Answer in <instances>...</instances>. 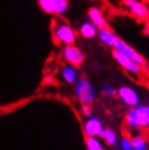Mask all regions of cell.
Returning <instances> with one entry per match:
<instances>
[{
    "mask_svg": "<svg viewBox=\"0 0 149 150\" xmlns=\"http://www.w3.org/2000/svg\"><path fill=\"white\" fill-rule=\"evenodd\" d=\"M52 36L57 44L64 46H71L76 39V33L72 26L64 20L58 19L52 24Z\"/></svg>",
    "mask_w": 149,
    "mask_h": 150,
    "instance_id": "6da1fadb",
    "label": "cell"
},
{
    "mask_svg": "<svg viewBox=\"0 0 149 150\" xmlns=\"http://www.w3.org/2000/svg\"><path fill=\"white\" fill-rule=\"evenodd\" d=\"M74 91L82 105H90L96 99V91L93 84L86 77H79L74 84Z\"/></svg>",
    "mask_w": 149,
    "mask_h": 150,
    "instance_id": "7a4b0ae2",
    "label": "cell"
},
{
    "mask_svg": "<svg viewBox=\"0 0 149 150\" xmlns=\"http://www.w3.org/2000/svg\"><path fill=\"white\" fill-rule=\"evenodd\" d=\"M114 50H116V51L120 53H122L124 57H126L127 59H130L131 61H133L134 63L139 65L140 68H144V67L147 65V62H146L145 58H144L140 53H138L133 47H131L130 45H127L125 41L119 39V41L116 42V47H114Z\"/></svg>",
    "mask_w": 149,
    "mask_h": 150,
    "instance_id": "3957f363",
    "label": "cell"
},
{
    "mask_svg": "<svg viewBox=\"0 0 149 150\" xmlns=\"http://www.w3.org/2000/svg\"><path fill=\"white\" fill-rule=\"evenodd\" d=\"M62 58L67 64L76 68L83 64L85 60V53L74 45L65 46L62 50Z\"/></svg>",
    "mask_w": 149,
    "mask_h": 150,
    "instance_id": "277c9868",
    "label": "cell"
},
{
    "mask_svg": "<svg viewBox=\"0 0 149 150\" xmlns=\"http://www.w3.org/2000/svg\"><path fill=\"white\" fill-rule=\"evenodd\" d=\"M124 7L128 12L139 21H147L149 19V8L142 1L137 0H126L124 1Z\"/></svg>",
    "mask_w": 149,
    "mask_h": 150,
    "instance_id": "5b68a950",
    "label": "cell"
},
{
    "mask_svg": "<svg viewBox=\"0 0 149 150\" xmlns=\"http://www.w3.org/2000/svg\"><path fill=\"white\" fill-rule=\"evenodd\" d=\"M38 4L43 11L49 14H62L69 8L67 0H40Z\"/></svg>",
    "mask_w": 149,
    "mask_h": 150,
    "instance_id": "8992f818",
    "label": "cell"
},
{
    "mask_svg": "<svg viewBox=\"0 0 149 150\" xmlns=\"http://www.w3.org/2000/svg\"><path fill=\"white\" fill-rule=\"evenodd\" d=\"M83 131L86 137H100L102 138L104 133V127L100 120L97 117H89L83 124Z\"/></svg>",
    "mask_w": 149,
    "mask_h": 150,
    "instance_id": "52a82bcc",
    "label": "cell"
},
{
    "mask_svg": "<svg viewBox=\"0 0 149 150\" xmlns=\"http://www.w3.org/2000/svg\"><path fill=\"white\" fill-rule=\"evenodd\" d=\"M116 95L121 98V100L131 108L137 107L139 103V96L137 91L130 86H122L116 90Z\"/></svg>",
    "mask_w": 149,
    "mask_h": 150,
    "instance_id": "ba28073f",
    "label": "cell"
},
{
    "mask_svg": "<svg viewBox=\"0 0 149 150\" xmlns=\"http://www.w3.org/2000/svg\"><path fill=\"white\" fill-rule=\"evenodd\" d=\"M112 57H113V59L118 62L120 67H122V68L125 70V71L130 72L132 74H140L143 71V68H140L139 65H137L136 63H134L133 61H131L130 59H127L126 57H124L122 53L118 52L116 50H112Z\"/></svg>",
    "mask_w": 149,
    "mask_h": 150,
    "instance_id": "9c48e42d",
    "label": "cell"
},
{
    "mask_svg": "<svg viewBox=\"0 0 149 150\" xmlns=\"http://www.w3.org/2000/svg\"><path fill=\"white\" fill-rule=\"evenodd\" d=\"M88 16L90 19V23H93L97 30H106L109 28L108 22L104 16L102 12L98 8H90L88 10Z\"/></svg>",
    "mask_w": 149,
    "mask_h": 150,
    "instance_id": "30bf717a",
    "label": "cell"
},
{
    "mask_svg": "<svg viewBox=\"0 0 149 150\" xmlns=\"http://www.w3.org/2000/svg\"><path fill=\"white\" fill-rule=\"evenodd\" d=\"M97 34H98V37H99V40H100L104 45L108 46V47H116V42H118L120 39V38L118 37L111 30H109V28L99 30Z\"/></svg>",
    "mask_w": 149,
    "mask_h": 150,
    "instance_id": "8fae6325",
    "label": "cell"
},
{
    "mask_svg": "<svg viewBox=\"0 0 149 150\" xmlns=\"http://www.w3.org/2000/svg\"><path fill=\"white\" fill-rule=\"evenodd\" d=\"M61 75L63 79L69 84H75V82L78 79V73L76 68L72 67V65H64L62 70H61Z\"/></svg>",
    "mask_w": 149,
    "mask_h": 150,
    "instance_id": "7c38bea8",
    "label": "cell"
},
{
    "mask_svg": "<svg viewBox=\"0 0 149 150\" xmlns=\"http://www.w3.org/2000/svg\"><path fill=\"white\" fill-rule=\"evenodd\" d=\"M97 33L98 30L96 26L90 22H84L79 27V34L82 35V37L86 38V39L94 38L97 35Z\"/></svg>",
    "mask_w": 149,
    "mask_h": 150,
    "instance_id": "4fadbf2b",
    "label": "cell"
},
{
    "mask_svg": "<svg viewBox=\"0 0 149 150\" xmlns=\"http://www.w3.org/2000/svg\"><path fill=\"white\" fill-rule=\"evenodd\" d=\"M125 124L128 128L132 129H139V124L137 120V114H136V110L135 108H131L125 114Z\"/></svg>",
    "mask_w": 149,
    "mask_h": 150,
    "instance_id": "5bb4252c",
    "label": "cell"
},
{
    "mask_svg": "<svg viewBox=\"0 0 149 150\" xmlns=\"http://www.w3.org/2000/svg\"><path fill=\"white\" fill-rule=\"evenodd\" d=\"M132 150H149L147 139L144 135H135L131 138Z\"/></svg>",
    "mask_w": 149,
    "mask_h": 150,
    "instance_id": "9a60e30c",
    "label": "cell"
},
{
    "mask_svg": "<svg viewBox=\"0 0 149 150\" xmlns=\"http://www.w3.org/2000/svg\"><path fill=\"white\" fill-rule=\"evenodd\" d=\"M135 110H136V114H137V120H138V124H139V127L143 128V129L149 128V123L145 113V105H138L135 108Z\"/></svg>",
    "mask_w": 149,
    "mask_h": 150,
    "instance_id": "2e32d148",
    "label": "cell"
},
{
    "mask_svg": "<svg viewBox=\"0 0 149 150\" xmlns=\"http://www.w3.org/2000/svg\"><path fill=\"white\" fill-rule=\"evenodd\" d=\"M102 138H104V143L110 147H116V143H118V135H116V132L113 131V129H111V128L104 129Z\"/></svg>",
    "mask_w": 149,
    "mask_h": 150,
    "instance_id": "e0dca14e",
    "label": "cell"
},
{
    "mask_svg": "<svg viewBox=\"0 0 149 150\" xmlns=\"http://www.w3.org/2000/svg\"><path fill=\"white\" fill-rule=\"evenodd\" d=\"M85 145L87 150H104V145L97 137H86Z\"/></svg>",
    "mask_w": 149,
    "mask_h": 150,
    "instance_id": "ac0fdd59",
    "label": "cell"
},
{
    "mask_svg": "<svg viewBox=\"0 0 149 150\" xmlns=\"http://www.w3.org/2000/svg\"><path fill=\"white\" fill-rule=\"evenodd\" d=\"M100 90L101 94L107 96V97H112V96L116 95V89L110 84H102L100 87Z\"/></svg>",
    "mask_w": 149,
    "mask_h": 150,
    "instance_id": "d6986e66",
    "label": "cell"
},
{
    "mask_svg": "<svg viewBox=\"0 0 149 150\" xmlns=\"http://www.w3.org/2000/svg\"><path fill=\"white\" fill-rule=\"evenodd\" d=\"M120 148L121 150H132V142L128 137H123L120 140Z\"/></svg>",
    "mask_w": 149,
    "mask_h": 150,
    "instance_id": "ffe728a7",
    "label": "cell"
},
{
    "mask_svg": "<svg viewBox=\"0 0 149 150\" xmlns=\"http://www.w3.org/2000/svg\"><path fill=\"white\" fill-rule=\"evenodd\" d=\"M82 114L85 117H90L93 114V110L90 108V105H83L82 108Z\"/></svg>",
    "mask_w": 149,
    "mask_h": 150,
    "instance_id": "44dd1931",
    "label": "cell"
},
{
    "mask_svg": "<svg viewBox=\"0 0 149 150\" xmlns=\"http://www.w3.org/2000/svg\"><path fill=\"white\" fill-rule=\"evenodd\" d=\"M55 82H56L55 79H53L52 76H50V75H47L45 79H44V84H45V85H52Z\"/></svg>",
    "mask_w": 149,
    "mask_h": 150,
    "instance_id": "7402d4cb",
    "label": "cell"
},
{
    "mask_svg": "<svg viewBox=\"0 0 149 150\" xmlns=\"http://www.w3.org/2000/svg\"><path fill=\"white\" fill-rule=\"evenodd\" d=\"M145 113H146V116H147V120H148V123H149V105H145Z\"/></svg>",
    "mask_w": 149,
    "mask_h": 150,
    "instance_id": "603a6c76",
    "label": "cell"
},
{
    "mask_svg": "<svg viewBox=\"0 0 149 150\" xmlns=\"http://www.w3.org/2000/svg\"><path fill=\"white\" fill-rule=\"evenodd\" d=\"M145 33L149 36V19L147 20V23H146V27H145Z\"/></svg>",
    "mask_w": 149,
    "mask_h": 150,
    "instance_id": "cb8c5ba5",
    "label": "cell"
},
{
    "mask_svg": "<svg viewBox=\"0 0 149 150\" xmlns=\"http://www.w3.org/2000/svg\"><path fill=\"white\" fill-rule=\"evenodd\" d=\"M146 73H147V75H148L149 77V67H146Z\"/></svg>",
    "mask_w": 149,
    "mask_h": 150,
    "instance_id": "d4e9b609",
    "label": "cell"
},
{
    "mask_svg": "<svg viewBox=\"0 0 149 150\" xmlns=\"http://www.w3.org/2000/svg\"><path fill=\"white\" fill-rule=\"evenodd\" d=\"M146 85H147V87L149 88V79H147V81H146Z\"/></svg>",
    "mask_w": 149,
    "mask_h": 150,
    "instance_id": "484cf974",
    "label": "cell"
},
{
    "mask_svg": "<svg viewBox=\"0 0 149 150\" xmlns=\"http://www.w3.org/2000/svg\"><path fill=\"white\" fill-rule=\"evenodd\" d=\"M112 150H121V149H120V148H118V147H113V148H112Z\"/></svg>",
    "mask_w": 149,
    "mask_h": 150,
    "instance_id": "4316f807",
    "label": "cell"
}]
</instances>
